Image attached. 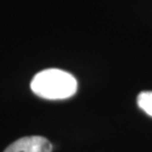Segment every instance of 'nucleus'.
Instances as JSON below:
<instances>
[{
  "label": "nucleus",
  "mask_w": 152,
  "mask_h": 152,
  "mask_svg": "<svg viewBox=\"0 0 152 152\" xmlns=\"http://www.w3.org/2000/svg\"><path fill=\"white\" fill-rule=\"evenodd\" d=\"M51 142L43 136H24L12 142L4 152H52Z\"/></svg>",
  "instance_id": "f03ea898"
},
{
  "label": "nucleus",
  "mask_w": 152,
  "mask_h": 152,
  "mask_svg": "<svg viewBox=\"0 0 152 152\" xmlns=\"http://www.w3.org/2000/svg\"><path fill=\"white\" fill-rule=\"evenodd\" d=\"M78 88L77 79L60 69H46L36 73L31 82L32 91L41 98L58 100L73 96Z\"/></svg>",
  "instance_id": "f257e3e1"
},
{
  "label": "nucleus",
  "mask_w": 152,
  "mask_h": 152,
  "mask_svg": "<svg viewBox=\"0 0 152 152\" xmlns=\"http://www.w3.org/2000/svg\"><path fill=\"white\" fill-rule=\"evenodd\" d=\"M139 107L152 117V91H142L137 96Z\"/></svg>",
  "instance_id": "7ed1b4c3"
}]
</instances>
